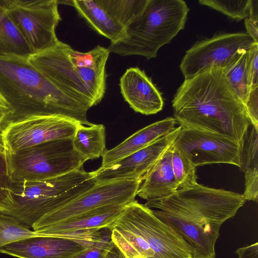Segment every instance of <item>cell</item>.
I'll return each mask as SVG.
<instances>
[{"instance_id":"6da1fadb","label":"cell","mask_w":258,"mask_h":258,"mask_svg":"<svg viewBox=\"0 0 258 258\" xmlns=\"http://www.w3.org/2000/svg\"><path fill=\"white\" fill-rule=\"evenodd\" d=\"M174 118L182 127L230 137L243 147L251 126L244 105L214 68L184 79L172 101Z\"/></svg>"},{"instance_id":"7a4b0ae2","label":"cell","mask_w":258,"mask_h":258,"mask_svg":"<svg viewBox=\"0 0 258 258\" xmlns=\"http://www.w3.org/2000/svg\"><path fill=\"white\" fill-rule=\"evenodd\" d=\"M0 93L15 110L16 118L31 114L55 115L86 126L92 124L87 118L89 109L34 68L28 56L0 55Z\"/></svg>"},{"instance_id":"3957f363","label":"cell","mask_w":258,"mask_h":258,"mask_svg":"<svg viewBox=\"0 0 258 258\" xmlns=\"http://www.w3.org/2000/svg\"><path fill=\"white\" fill-rule=\"evenodd\" d=\"M110 52L97 45L82 52L60 41L28 56L29 62L72 98L89 109L106 91L105 66Z\"/></svg>"},{"instance_id":"277c9868","label":"cell","mask_w":258,"mask_h":258,"mask_svg":"<svg viewBox=\"0 0 258 258\" xmlns=\"http://www.w3.org/2000/svg\"><path fill=\"white\" fill-rule=\"evenodd\" d=\"M95 183L83 167L52 178L11 182L1 212L32 228L42 216L67 204Z\"/></svg>"},{"instance_id":"5b68a950","label":"cell","mask_w":258,"mask_h":258,"mask_svg":"<svg viewBox=\"0 0 258 258\" xmlns=\"http://www.w3.org/2000/svg\"><path fill=\"white\" fill-rule=\"evenodd\" d=\"M189 9L183 0H148L142 12L125 28L121 37L111 42L109 52L120 56L155 58L185 25Z\"/></svg>"},{"instance_id":"8992f818","label":"cell","mask_w":258,"mask_h":258,"mask_svg":"<svg viewBox=\"0 0 258 258\" xmlns=\"http://www.w3.org/2000/svg\"><path fill=\"white\" fill-rule=\"evenodd\" d=\"M243 194L197 183L178 189L171 195L147 201L144 205L202 224L221 225L244 204Z\"/></svg>"},{"instance_id":"52a82bcc","label":"cell","mask_w":258,"mask_h":258,"mask_svg":"<svg viewBox=\"0 0 258 258\" xmlns=\"http://www.w3.org/2000/svg\"><path fill=\"white\" fill-rule=\"evenodd\" d=\"M5 153L11 182L60 176L83 167L86 161L74 150L72 138L43 143L14 153Z\"/></svg>"},{"instance_id":"ba28073f","label":"cell","mask_w":258,"mask_h":258,"mask_svg":"<svg viewBox=\"0 0 258 258\" xmlns=\"http://www.w3.org/2000/svg\"><path fill=\"white\" fill-rule=\"evenodd\" d=\"M10 19L34 52L56 45L61 21L57 0H0Z\"/></svg>"},{"instance_id":"9c48e42d","label":"cell","mask_w":258,"mask_h":258,"mask_svg":"<svg viewBox=\"0 0 258 258\" xmlns=\"http://www.w3.org/2000/svg\"><path fill=\"white\" fill-rule=\"evenodd\" d=\"M79 124L59 115L31 114L10 120L0 135L5 152L11 154L43 143L73 138Z\"/></svg>"},{"instance_id":"30bf717a","label":"cell","mask_w":258,"mask_h":258,"mask_svg":"<svg viewBox=\"0 0 258 258\" xmlns=\"http://www.w3.org/2000/svg\"><path fill=\"white\" fill-rule=\"evenodd\" d=\"M136 232L154 251V258H192V249L153 210L135 200L126 205L118 217Z\"/></svg>"},{"instance_id":"8fae6325","label":"cell","mask_w":258,"mask_h":258,"mask_svg":"<svg viewBox=\"0 0 258 258\" xmlns=\"http://www.w3.org/2000/svg\"><path fill=\"white\" fill-rule=\"evenodd\" d=\"M142 182L141 180L125 179L95 183L91 188L67 204L42 216L32 228L36 232L105 205H126L135 200Z\"/></svg>"},{"instance_id":"7c38bea8","label":"cell","mask_w":258,"mask_h":258,"mask_svg":"<svg viewBox=\"0 0 258 258\" xmlns=\"http://www.w3.org/2000/svg\"><path fill=\"white\" fill-rule=\"evenodd\" d=\"M173 145L196 167L213 164H241L243 148L234 139L191 128L182 127Z\"/></svg>"},{"instance_id":"4fadbf2b","label":"cell","mask_w":258,"mask_h":258,"mask_svg":"<svg viewBox=\"0 0 258 258\" xmlns=\"http://www.w3.org/2000/svg\"><path fill=\"white\" fill-rule=\"evenodd\" d=\"M148 0L68 1L98 33L114 42L143 10Z\"/></svg>"},{"instance_id":"5bb4252c","label":"cell","mask_w":258,"mask_h":258,"mask_svg":"<svg viewBox=\"0 0 258 258\" xmlns=\"http://www.w3.org/2000/svg\"><path fill=\"white\" fill-rule=\"evenodd\" d=\"M256 43L246 32L214 35L197 42L186 50L180 70L187 79L211 68H222L237 51L248 50Z\"/></svg>"},{"instance_id":"9a60e30c","label":"cell","mask_w":258,"mask_h":258,"mask_svg":"<svg viewBox=\"0 0 258 258\" xmlns=\"http://www.w3.org/2000/svg\"><path fill=\"white\" fill-rule=\"evenodd\" d=\"M181 128L179 125L144 148L107 167H100L90 172L91 177L95 183L125 179L143 181L150 169L173 144Z\"/></svg>"},{"instance_id":"2e32d148","label":"cell","mask_w":258,"mask_h":258,"mask_svg":"<svg viewBox=\"0 0 258 258\" xmlns=\"http://www.w3.org/2000/svg\"><path fill=\"white\" fill-rule=\"evenodd\" d=\"M101 234L94 237H31L8 244L0 252L17 258H74L91 247Z\"/></svg>"},{"instance_id":"e0dca14e","label":"cell","mask_w":258,"mask_h":258,"mask_svg":"<svg viewBox=\"0 0 258 258\" xmlns=\"http://www.w3.org/2000/svg\"><path fill=\"white\" fill-rule=\"evenodd\" d=\"M125 205L101 206L36 231L43 235L66 237L100 236L109 228Z\"/></svg>"},{"instance_id":"ac0fdd59","label":"cell","mask_w":258,"mask_h":258,"mask_svg":"<svg viewBox=\"0 0 258 258\" xmlns=\"http://www.w3.org/2000/svg\"><path fill=\"white\" fill-rule=\"evenodd\" d=\"M119 86L124 100L135 111L148 115L162 110V95L144 70L127 69L120 79Z\"/></svg>"},{"instance_id":"d6986e66","label":"cell","mask_w":258,"mask_h":258,"mask_svg":"<svg viewBox=\"0 0 258 258\" xmlns=\"http://www.w3.org/2000/svg\"><path fill=\"white\" fill-rule=\"evenodd\" d=\"M153 212L189 245L192 249V258L215 257V246L220 225L195 222L161 210H153Z\"/></svg>"},{"instance_id":"ffe728a7","label":"cell","mask_w":258,"mask_h":258,"mask_svg":"<svg viewBox=\"0 0 258 258\" xmlns=\"http://www.w3.org/2000/svg\"><path fill=\"white\" fill-rule=\"evenodd\" d=\"M177 124L174 117H168L138 131L116 147L106 150L102 156L100 167L110 165L171 133L177 127Z\"/></svg>"},{"instance_id":"44dd1931","label":"cell","mask_w":258,"mask_h":258,"mask_svg":"<svg viewBox=\"0 0 258 258\" xmlns=\"http://www.w3.org/2000/svg\"><path fill=\"white\" fill-rule=\"evenodd\" d=\"M172 145L145 175L137 196L148 201L168 197L178 189L171 164Z\"/></svg>"},{"instance_id":"7402d4cb","label":"cell","mask_w":258,"mask_h":258,"mask_svg":"<svg viewBox=\"0 0 258 258\" xmlns=\"http://www.w3.org/2000/svg\"><path fill=\"white\" fill-rule=\"evenodd\" d=\"M244 144L239 169L244 173L246 201H257L258 198V129L251 125Z\"/></svg>"},{"instance_id":"603a6c76","label":"cell","mask_w":258,"mask_h":258,"mask_svg":"<svg viewBox=\"0 0 258 258\" xmlns=\"http://www.w3.org/2000/svg\"><path fill=\"white\" fill-rule=\"evenodd\" d=\"M105 128L103 124H79L73 138L74 150L87 161L102 156L106 149Z\"/></svg>"},{"instance_id":"cb8c5ba5","label":"cell","mask_w":258,"mask_h":258,"mask_svg":"<svg viewBox=\"0 0 258 258\" xmlns=\"http://www.w3.org/2000/svg\"><path fill=\"white\" fill-rule=\"evenodd\" d=\"M248 50H238L221 68L227 81L243 104L249 92Z\"/></svg>"},{"instance_id":"d4e9b609","label":"cell","mask_w":258,"mask_h":258,"mask_svg":"<svg viewBox=\"0 0 258 258\" xmlns=\"http://www.w3.org/2000/svg\"><path fill=\"white\" fill-rule=\"evenodd\" d=\"M33 53L0 1V55L28 56Z\"/></svg>"},{"instance_id":"484cf974","label":"cell","mask_w":258,"mask_h":258,"mask_svg":"<svg viewBox=\"0 0 258 258\" xmlns=\"http://www.w3.org/2000/svg\"><path fill=\"white\" fill-rule=\"evenodd\" d=\"M199 3L236 21L245 19L251 14L257 13V1L200 0Z\"/></svg>"},{"instance_id":"4316f807","label":"cell","mask_w":258,"mask_h":258,"mask_svg":"<svg viewBox=\"0 0 258 258\" xmlns=\"http://www.w3.org/2000/svg\"><path fill=\"white\" fill-rule=\"evenodd\" d=\"M43 235L21 223L14 217L0 212V249L12 243Z\"/></svg>"},{"instance_id":"83f0119b","label":"cell","mask_w":258,"mask_h":258,"mask_svg":"<svg viewBox=\"0 0 258 258\" xmlns=\"http://www.w3.org/2000/svg\"><path fill=\"white\" fill-rule=\"evenodd\" d=\"M171 164L178 188H190L198 183L196 167L173 144Z\"/></svg>"},{"instance_id":"f1b7e54d","label":"cell","mask_w":258,"mask_h":258,"mask_svg":"<svg viewBox=\"0 0 258 258\" xmlns=\"http://www.w3.org/2000/svg\"><path fill=\"white\" fill-rule=\"evenodd\" d=\"M113 245L111 230L104 228L100 238L91 247L74 258H106Z\"/></svg>"},{"instance_id":"f546056e","label":"cell","mask_w":258,"mask_h":258,"mask_svg":"<svg viewBox=\"0 0 258 258\" xmlns=\"http://www.w3.org/2000/svg\"><path fill=\"white\" fill-rule=\"evenodd\" d=\"M248 76L249 91L258 87V44L248 50Z\"/></svg>"},{"instance_id":"4dcf8cb0","label":"cell","mask_w":258,"mask_h":258,"mask_svg":"<svg viewBox=\"0 0 258 258\" xmlns=\"http://www.w3.org/2000/svg\"><path fill=\"white\" fill-rule=\"evenodd\" d=\"M10 183L5 153H0V212L5 206Z\"/></svg>"},{"instance_id":"1f68e13d","label":"cell","mask_w":258,"mask_h":258,"mask_svg":"<svg viewBox=\"0 0 258 258\" xmlns=\"http://www.w3.org/2000/svg\"><path fill=\"white\" fill-rule=\"evenodd\" d=\"M244 105L251 125L258 129V87L249 91Z\"/></svg>"},{"instance_id":"d6a6232c","label":"cell","mask_w":258,"mask_h":258,"mask_svg":"<svg viewBox=\"0 0 258 258\" xmlns=\"http://www.w3.org/2000/svg\"><path fill=\"white\" fill-rule=\"evenodd\" d=\"M15 110L0 93V128L6 121L13 117Z\"/></svg>"},{"instance_id":"836d02e7","label":"cell","mask_w":258,"mask_h":258,"mask_svg":"<svg viewBox=\"0 0 258 258\" xmlns=\"http://www.w3.org/2000/svg\"><path fill=\"white\" fill-rule=\"evenodd\" d=\"M258 15L253 13L244 19V24L246 33L250 36L254 41L258 43Z\"/></svg>"},{"instance_id":"e575fe53","label":"cell","mask_w":258,"mask_h":258,"mask_svg":"<svg viewBox=\"0 0 258 258\" xmlns=\"http://www.w3.org/2000/svg\"><path fill=\"white\" fill-rule=\"evenodd\" d=\"M238 258H258V242L236 249Z\"/></svg>"},{"instance_id":"d590c367","label":"cell","mask_w":258,"mask_h":258,"mask_svg":"<svg viewBox=\"0 0 258 258\" xmlns=\"http://www.w3.org/2000/svg\"><path fill=\"white\" fill-rule=\"evenodd\" d=\"M106 258H126L120 250L113 245L112 248L108 253Z\"/></svg>"},{"instance_id":"8d00e7d4","label":"cell","mask_w":258,"mask_h":258,"mask_svg":"<svg viewBox=\"0 0 258 258\" xmlns=\"http://www.w3.org/2000/svg\"><path fill=\"white\" fill-rule=\"evenodd\" d=\"M2 145L1 140H0V152L2 151Z\"/></svg>"}]
</instances>
